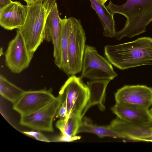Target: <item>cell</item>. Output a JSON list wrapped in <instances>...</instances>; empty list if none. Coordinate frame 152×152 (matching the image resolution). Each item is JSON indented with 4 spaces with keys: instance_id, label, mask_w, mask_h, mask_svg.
<instances>
[{
    "instance_id": "7",
    "label": "cell",
    "mask_w": 152,
    "mask_h": 152,
    "mask_svg": "<svg viewBox=\"0 0 152 152\" xmlns=\"http://www.w3.org/2000/svg\"><path fill=\"white\" fill-rule=\"evenodd\" d=\"M33 55L28 51L23 36L18 29L5 53L6 66L12 72L19 74L28 67Z\"/></svg>"
},
{
    "instance_id": "25",
    "label": "cell",
    "mask_w": 152,
    "mask_h": 152,
    "mask_svg": "<svg viewBox=\"0 0 152 152\" xmlns=\"http://www.w3.org/2000/svg\"><path fill=\"white\" fill-rule=\"evenodd\" d=\"M27 3V5H30L36 2L39 1V0H23Z\"/></svg>"
},
{
    "instance_id": "12",
    "label": "cell",
    "mask_w": 152,
    "mask_h": 152,
    "mask_svg": "<svg viewBox=\"0 0 152 152\" xmlns=\"http://www.w3.org/2000/svg\"><path fill=\"white\" fill-rule=\"evenodd\" d=\"M110 125L121 138L141 141L145 138L152 136V122L137 124L125 121L117 117L111 122Z\"/></svg>"
},
{
    "instance_id": "9",
    "label": "cell",
    "mask_w": 152,
    "mask_h": 152,
    "mask_svg": "<svg viewBox=\"0 0 152 152\" xmlns=\"http://www.w3.org/2000/svg\"><path fill=\"white\" fill-rule=\"evenodd\" d=\"M52 89L24 91L15 103L13 109L21 115L34 112L47 106L56 98Z\"/></svg>"
},
{
    "instance_id": "8",
    "label": "cell",
    "mask_w": 152,
    "mask_h": 152,
    "mask_svg": "<svg viewBox=\"0 0 152 152\" xmlns=\"http://www.w3.org/2000/svg\"><path fill=\"white\" fill-rule=\"evenodd\" d=\"M62 102V96L59 94L47 106L34 112L21 116L20 124L34 130L53 132V120Z\"/></svg>"
},
{
    "instance_id": "11",
    "label": "cell",
    "mask_w": 152,
    "mask_h": 152,
    "mask_svg": "<svg viewBox=\"0 0 152 152\" xmlns=\"http://www.w3.org/2000/svg\"><path fill=\"white\" fill-rule=\"evenodd\" d=\"M61 19L56 3L47 17L44 27V40L53 43L54 63L60 69L61 65L60 48Z\"/></svg>"
},
{
    "instance_id": "17",
    "label": "cell",
    "mask_w": 152,
    "mask_h": 152,
    "mask_svg": "<svg viewBox=\"0 0 152 152\" xmlns=\"http://www.w3.org/2000/svg\"><path fill=\"white\" fill-rule=\"evenodd\" d=\"M61 32L60 41V53L61 60L60 69L69 75L68 60V43L69 28V18L61 19Z\"/></svg>"
},
{
    "instance_id": "24",
    "label": "cell",
    "mask_w": 152,
    "mask_h": 152,
    "mask_svg": "<svg viewBox=\"0 0 152 152\" xmlns=\"http://www.w3.org/2000/svg\"><path fill=\"white\" fill-rule=\"evenodd\" d=\"M12 1L11 0H0V9L6 6Z\"/></svg>"
},
{
    "instance_id": "23",
    "label": "cell",
    "mask_w": 152,
    "mask_h": 152,
    "mask_svg": "<svg viewBox=\"0 0 152 152\" xmlns=\"http://www.w3.org/2000/svg\"><path fill=\"white\" fill-rule=\"evenodd\" d=\"M67 116L66 108L62 103L58 111L56 116V118H59L60 119H64L66 118Z\"/></svg>"
},
{
    "instance_id": "13",
    "label": "cell",
    "mask_w": 152,
    "mask_h": 152,
    "mask_svg": "<svg viewBox=\"0 0 152 152\" xmlns=\"http://www.w3.org/2000/svg\"><path fill=\"white\" fill-rule=\"evenodd\" d=\"M28 5L18 1H12L0 9V25L4 29L12 30L21 27L25 21Z\"/></svg>"
},
{
    "instance_id": "22",
    "label": "cell",
    "mask_w": 152,
    "mask_h": 152,
    "mask_svg": "<svg viewBox=\"0 0 152 152\" xmlns=\"http://www.w3.org/2000/svg\"><path fill=\"white\" fill-rule=\"evenodd\" d=\"M80 137L76 136L73 137H70L61 134L60 135L54 138L53 142H70L79 139Z\"/></svg>"
},
{
    "instance_id": "4",
    "label": "cell",
    "mask_w": 152,
    "mask_h": 152,
    "mask_svg": "<svg viewBox=\"0 0 152 152\" xmlns=\"http://www.w3.org/2000/svg\"><path fill=\"white\" fill-rule=\"evenodd\" d=\"M81 79L75 75L71 76L59 91V94L62 96V104L66 108L68 116L75 115L82 117V113L88 101L89 90Z\"/></svg>"
},
{
    "instance_id": "14",
    "label": "cell",
    "mask_w": 152,
    "mask_h": 152,
    "mask_svg": "<svg viewBox=\"0 0 152 152\" xmlns=\"http://www.w3.org/2000/svg\"><path fill=\"white\" fill-rule=\"evenodd\" d=\"M111 110L118 117L125 121L137 124L152 122L149 108L127 104L116 103Z\"/></svg>"
},
{
    "instance_id": "5",
    "label": "cell",
    "mask_w": 152,
    "mask_h": 152,
    "mask_svg": "<svg viewBox=\"0 0 152 152\" xmlns=\"http://www.w3.org/2000/svg\"><path fill=\"white\" fill-rule=\"evenodd\" d=\"M81 78L91 80L110 81L117 76L112 64L100 55L96 48L86 45L82 62Z\"/></svg>"
},
{
    "instance_id": "15",
    "label": "cell",
    "mask_w": 152,
    "mask_h": 152,
    "mask_svg": "<svg viewBox=\"0 0 152 152\" xmlns=\"http://www.w3.org/2000/svg\"><path fill=\"white\" fill-rule=\"evenodd\" d=\"M92 8L95 11L102 23L103 35L107 37H115L116 31L113 15L106 7L97 0H89Z\"/></svg>"
},
{
    "instance_id": "3",
    "label": "cell",
    "mask_w": 152,
    "mask_h": 152,
    "mask_svg": "<svg viewBox=\"0 0 152 152\" xmlns=\"http://www.w3.org/2000/svg\"><path fill=\"white\" fill-rule=\"evenodd\" d=\"M56 0L38 1L28 5L27 17L19 29L28 51L34 54L44 40V29L48 15Z\"/></svg>"
},
{
    "instance_id": "6",
    "label": "cell",
    "mask_w": 152,
    "mask_h": 152,
    "mask_svg": "<svg viewBox=\"0 0 152 152\" xmlns=\"http://www.w3.org/2000/svg\"><path fill=\"white\" fill-rule=\"evenodd\" d=\"M69 19L68 55L69 75L71 76L81 72L86 37L80 21L73 17Z\"/></svg>"
},
{
    "instance_id": "19",
    "label": "cell",
    "mask_w": 152,
    "mask_h": 152,
    "mask_svg": "<svg viewBox=\"0 0 152 152\" xmlns=\"http://www.w3.org/2000/svg\"><path fill=\"white\" fill-rule=\"evenodd\" d=\"M81 116L70 115L64 119H60L56 124V126L61 132V134L70 137L76 135L82 121Z\"/></svg>"
},
{
    "instance_id": "28",
    "label": "cell",
    "mask_w": 152,
    "mask_h": 152,
    "mask_svg": "<svg viewBox=\"0 0 152 152\" xmlns=\"http://www.w3.org/2000/svg\"><path fill=\"white\" fill-rule=\"evenodd\" d=\"M43 0H39V1H43Z\"/></svg>"
},
{
    "instance_id": "1",
    "label": "cell",
    "mask_w": 152,
    "mask_h": 152,
    "mask_svg": "<svg viewBox=\"0 0 152 152\" xmlns=\"http://www.w3.org/2000/svg\"><path fill=\"white\" fill-rule=\"evenodd\" d=\"M104 53L112 64L121 70L152 65V38L141 37L125 43L107 45Z\"/></svg>"
},
{
    "instance_id": "26",
    "label": "cell",
    "mask_w": 152,
    "mask_h": 152,
    "mask_svg": "<svg viewBox=\"0 0 152 152\" xmlns=\"http://www.w3.org/2000/svg\"><path fill=\"white\" fill-rule=\"evenodd\" d=\"M103 4H104L105 3L107 0H97Z\"/></svg>"
},
{
    "instance_id": "2",
    "label": "cell",
    "mask_w": 152,
    "mask_h": 152,
    "mask_svg": "<svg viewBox=\"0 0 152 152\" xmlns=\"http://www.w3.org/2000/svg\"><path fill=\"white\" fill-rule=\"evenodd\" d=\"M106 7L113 15L120 14L126 18L124 27L116 32L115 37L118 40L145 32L146 26L152 22V0H126L120 5H115L110 0Z\"/></svg>"
},
{
    "instance_id": "21",
    "label": "cell",
    "mask_w": 152,
    "mask_h": 152,
    "mask_svg": "<svg viewBox=\"0 0 152 152\" xmlns=\"http://www.w3.org/2000/svg\"><path fill=\"white\" fill-rule=\"evenodd\" d=\"M23 133L35 138L36 140L43 142H49L50 141L43 134L38 132H23Z\"/></svg>"
},
{
    "instance_id": "20",
    "label": "cell",
    "mask_w": 152,
    "mask_h": 152,
    "mask_svg": "<svg viewBox=\"0 0 152 152\" xmlns=\"http://www.w3.org/2000/svg\"><path fill=\"white\" fill-rule=\"evenodd\" d=\"M24 91L9 81L2 75L0 76V94L13 104L20 97Z\"/></svg>"
},
{
    "instance_id": "10",
    "label": "cell",
    "mask_w": 152,
    "mask_h": 152,
    "mask_svg": "<svg viewBox=\"0 0 152 152\" xmlns=\"http://www.w3.org/2000/svg\"><path fill=\"white\" fill-rule=\"evenodd\" d=\"M115 96L116 103L148 108L152 105V88L145 85H125L117 90Z\"/></svg>"
},
{
    "instance_id": "27",
    "label": "cell",
    "mask_w": 152,
    "mask_h": 152,
    "mask_svg": "<svg viewBox=\"0 0 152 152\" xmlns=\"http://www.w3.org/2000/svg\"><path fill=\"white\" fill-rule=\"evenodd\" d=\"M149 112L151 115L152 117V107L150 109H149Z\"/></svg>"
},
{
    "instance_id": "18",
    "label": "cell",
    "mask_w": 152,
    "mask_h": 152,
    "mask_svg": "<svg viewBox=\"0 0 152 152\" xmlns=\"http://www.w3.org/2000/svg\"><path fill=\"white\" fill-rule=\"evenodd\" d=\"M83 132L96 134L99 137H108L113 138H121L120 136L113 130L110 125L101 126L94 124L89 120L82 121L78 128L77 133Z\"/></svg>"
},
{
    "instance_id": "16",
    "label": "cell",
    "mask_w": 152,
    "mask_h": 152,
    "mask_svg": "<svg viewBox=\"0 0 152 152\" xmlns=\"http://www.w3.org/2000/svg\"><path fill=\"white\" fill-rule=\"evenodd\" d=\"M110 81L106 80H91L87 82L89 91V97L82 113L83 117L88 109L93 105L98 104L101 107V104L102 110H104L105 107L102 103L104 100L107 87Z\"/></svg>"
}]
</instances>
